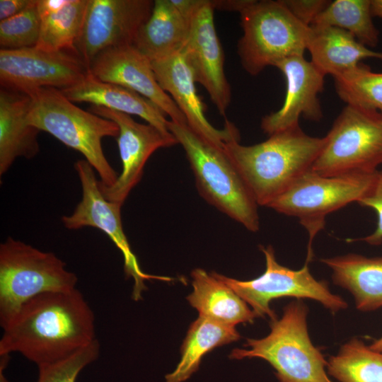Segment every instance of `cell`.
<instances>
[{
    "label": "cell",
    "instance_id": "cb8c5ba5",
    "mask_svg": "<svg viewBox=\"0 0 382 382\" xmlns=\"http://www.w3.org/2000/svg\"><path fill=\"white\" fill-rule=\"evenodd\" d=\"M307 50L311 62L333 77L350 70L365 58L382 59V52L360 43L350 33L335 27H311Z\"/></svg>",
    "mask_w": 382,
    "mask_h": 382
},
{
    "label": "cell",
    "instance_id": "484cf974",
    "mask_svg": "<svg viewBox=\"0 0 382 382\" xmlns=\"http://www.w3.org/2000/svg\"><path fill=\"white\" fill-rule=\"evenodd\" d=\"M240 337L235 326L199 316L187 330L180 348V360L175 370L166 376V382L185 381L197 371L207 353Z\"/></svg>",
    "mask_w": 382,
    "mask_h": 382
},
{
    "label": "cell",
    "instance_id": "9c48e42d",
    "mask_svg": "<svg viewBox=\"0 0 382 382\" xmlns=\"http://www.w3.org/2000/svg\"><path fill=\"white\" fill-rule=\"evenodd\" d=\"M312 170L324 176L374 173L382 165V114L346 105Z\"/></svg>",
    "mask_w": 382,
    "mask_h": 382
},
{
    "label": "cell",
    "instance_id": "8d00e7d4",
    "mask_svg": "<svg viewBox=\"0 0 382 382\" xmlns=\"http://www.w3.org/2000/svg\"><path fill=\"white\" fill-rule=\"evenodd\" d=\"M369 347L374 351L382 352V337L376 340Z\"/></svg>",
    "mask_w": 382,
    "mask_h": 382
},
{
    "label": "cell",
    "instance_id": "ac0fdd59",
    "mask_svg": "<svg viewBox=\"0 0 382 382\" xmlns=\"http://www.w3.org/2000/svg\"><path fill=\"white\" fill-rule=\"evenodd\" d=\"M151 63L158 84L170 95L192 130L221 149L226 142L239 140V132L230 122L226 120L224 128L219 129L206 118L205 104L197 93L192 70L182 52Z\"/></svg>",
    "mask_w": 382,
    "mask_h": 382
},
{
    "label": "cell",
    "instance_id": "5b68a950",
    "mask_svg": "<svg viewBox=\"0 0 382 382\" xmlns=\"http://www.w3.org/2000/svg\"><path fill=\"white\" fill-rule=\"evenodd\" d=\"M308 308L297 299L287 304L280 318L271 320L270 332L261 339H247V349H233L230 359L257 357L269 362L279 382H332L328 361L312 343L307 327Z\"/></svg>",
    "mask_w": 382,
    "mask_h": 382
},
{
    "label": "cell",
    "instance_id": "44dd1931",
    "mask_svg": "<svg viewBox=\"0 0 382 382\" xmlns=\"http://www.w3.org/2000/svg\"><path fill=\"white\" fill-rule=\"evenodd\" d=\"M31 103L29 95L0 89V175L18 157L32 158L40 151V132L27 120Z\"/></svg>",
    "mask_w": 382,
    "mask_h": 382
},
{
    "label": "cell",
    "instance_id": "d6986e66",
    "mask_svg": "<svg viewBox=\"0 0 382 382\" xmlns=\"http://www.w3.org/2000/svg\"><path fill=\"white\" fill-rule=\"evenodd\" d=\"M202 0H156L133 46L151 62L181 52L193 15Z\"/></svg>",
    "mask_w": 382,
    "mask_h": 382
},
{
    "label": "cell",
    "instance_id": "5bb4252c",
    "mask_svg": "<svg viewBox=\"0 0 382 382\" xmlns=\"http://www.w3.org/2000/svg\"><path fill=\"white\" fill-rule=\"evenodd\" d=\"M88 111L115 122L119 127L117 137L122 173L111 186L100 183L106 199L123 204L131 190L140 181L144 166L156 150L178 144L170 132H164L150 124L136 122L131 115L104 107L91 105Z\"/></svg>",
    "mask_w": 382,
    "mask_h": 382
},
{
    "label": "cell",
    "instance_id": "7a4b0ae2",
    "mask_svg": "<svg viewBox=\"0 0 382 382\" xmlns=\"http://www.w3.org/2000/svg\"><path fill=\"white\" fill-rule=\"evenodd\" d=\"M325 143V137L309 136L297 125L271 134L265 141L254 145L230 141L225 143L224 149L258 206L268 207L311 170Z\"/></svg>",
    "mask_w": 382,
    "mask_h": 382
},
{
    "label": "cell",
    "instance_id": "e0dca14e",
    "mask_svg": "<svg viewBox=\"0 0 382 382\" xmlns=\"http://www.w3.org/2000/svg\"><path fill=\"white\" fill-rule=\"evenodd\" d=\"M275 67L286 79V96L280 109L262 118V131L270 136L299 125L301 116L311 121H320L323 111L318 94L323 91L325 75L303 55L285 58Z\"/></svg>",
    "mask_w": 382,
    "mask_h": 382
},
{
    "label": "cell",
    "instance_id": "d4e9b609",
    "mask_svg": "<svg viewBox=\"0 0 382 382\" xmlns=\"http://www.w3.org/2000/svg\"><path fill=\"white\" fill-rule=\"evenodd\" d=\"M88 1L37 0L40 30L35 47L50 52H76L75 43L82 28Z\"/></svg>",
    "mask_w": 382,
    "mask_h": 382
},
{
    "label": "cell",
    "instance_id": "d590c367",
    "mask_svg": "<svg viewBox=\"0 0 382 382\" xmlns=\"http://www.w3.org/2000/svg\"><path fill=\"white\" fill-rule=\"evenodd\" d=\"M371 13L373 17L382 18V0L371 1Z\"/></svg>",
    "mask_w": 382,
    "mask_h": 382
},
{
    "label": "cell",
    "instance_id": "ba28073f",
    "mask_svg": "<svg viewBox=\"0 0 382 382\" xmlns=\"http://www.w3.org/2000/svg\"><path fill=\"white\" fill-rule=\"evenodd\" d=\"M376 172L324 176L311 169L297 179L267 207L299 219L308 234L306 262H309L313 255V238L324 228L326 216L363 198L372 187Z\"/></svg>",
    "mask_w": 382,
    "mask_h": 382
},
{
    "label": "cell",
    "instance_id": "f1b7e54d",
    "mask_svg": "<svg viewBox=\"0 0 382 382\" xmlns=\"http://www.w3.org/2000/svg\"><path fill=\"white\" fill-rule=\"evenodd\" d=\"M333 78L337 94L347 105L382 114V72L360 62Z\"/></svg>",
    "mask_w": 382,
    "mask_h": 382
},
{
    "label": "cell",
    "instance_id": "9a60e30c",
    "mask_svg": "<svg viewBox=\"0 0 382 382\" xmlns=\"http://www.w3.org/2000/svg\"><path fill=\"white\" fill-rule=\"evenodd\" d=\"M212 1L202 0L192 21L188 39L181 51L194 79L202 85L222 116L231 100L224 71V54L217 36Z\"/></svg>",
    "mask_w": 382,
    "mask_h": 382
},
{
    "label": "cell",
    "instance_id": "3957f363",
    "mask_svg": "<svg viewBox=\"0 0 382 382\" xmlns=\"http://www.w3.org/2000/svg\"><path fill=\"white\" fill-rule=\"evenodd\" d=\"M28 95L31 98L28 123L80 152L98 173L100 183L112 185L119 175L105 158L101 141L106 137H117V125L80 108L55 88H40Z\"/></svg>",
    "mask_w": 382,
    "mask_h": 382
},
{
    "label": "cell",
    "instance_id": "2e32d148",
    "mask_svg": "<svg viewBox=\"0 0 382 382\" xmlns=\"http://www.w3.org/2000/svg\"><path fill=\"white\" fill-rule=\"evenodd\" d=\"M96 78L129 88L156 105L171 121L187 125L185 115L170 96L158 84L151 62L132 45L100 52L88 66Z\"/></svg>",
    "mask_w": 382,
    "mask_h": 382
},
{
    "label": "cell",
    "instance_id": "f546056e",
    "mask_svg": "<svg viewBox=\"0 0 382 382\" xmlns=\"http://www.w3.org/2000/svg\"><path fill=\"white\" fill-rule=\"evenodd\" d=\"M37 0H32L20 13L0 21L1 49L17 50L35 47L40 30Z\"/></svg>",
    "mask_w": 382,
    "mask_h": 382
},
{
    "label": "cell",
    "instance_id": "277c9868",
    "mask_svg": "<svg viewBox=\"0 0 382 382\" xmlns=\"http://www.w3.org/2000/svg\"><path fill=\"white\" fill-rule=\"evenodd\" d=\"M168 127L185 152L200 195L247 230L258 231V204L224 149L201 137L187 125L169 120Z\"/></svg>",
    "mask_w": 382,
    "mask_h": 382
},
{
    "label": "cell",
    "instance_id": "83f0119b",
    "mask_svg": "<svg viewBox=\"0 0 382 382\" xmlns=\"http://www.w3.org/2000/svg\"><path fill=\"white\" fill-rule=\"evenodd\" d=\"M327 369L340 382H382V352L352 338L329 358Z\"/></svg>",
    "mask_w": 382,
    "mask_h": 382
},
{
    "label": "cell",
    "instance_id": "7402d4cb",
    "mask_svg": "<svg viewBox=\"0 0 382 382\" xmlns=\"http://www.w3.org/2000/svg\"><path fill=\"white\" fill-rule=\"evenodd\" d=\"M320 261L332 270L334 284L353 295L358 310L371 311L382 307V257L349 253Z\"/></svg>",
    "mask_w": 382,
    "mask_h": 382
},
{
    "label": "cell",
    "instance_id": "4316f807",
    "mask_svg": "<svg viewBox=\"0 0 382 382\" xmlns=\"http://www.w3.org/2000/svg\"><path fill=\"white\" fill-rule=\"evenodd\" d=\"M371 1L336 0L316 18L310 27H335L350 33L366 47H376L379 32L372 21Z\"/></svg>",
    "mask_w": 382,
    "mask_h": 382
},
{
    "label": "cell",
    "instance_id": "7c38bea8",
    "mask_svg": "<svg viewBox=\"0 0 382 382\" xmlns=\"http://www.w3.org/2000/svg\"><path fill=\"white\" fill-rule=\"evenodd\" d=\"M88 72L75 52H50L35 46L0 50V83L6 89L25 94L43 87L62 90L80 83Z\"/></svg>",
    "mask_w": 382,
    "mask_h": 382
},
{
    "label": "cell",
    "instance_id": "1f68e13d",
    "mask_svg": "<svg viewBox=\"0 0 382 382\" xmlns=\"http://www.w3.org/2000/svg\"><path fill=\"white\" fill-rule=\"evenodd\" d=\"M357 203L364 207L374 209L377 214V226L370 235L357 239H349L348 241H364L371 245H379L382 243V170L376 172L374 185L369 192Z\"/></svg>",
    "mask_w": 382,
    "mask_h": 382
},
{
    "label": "cell",
    "instance_id": "e575fe53",
    "mask_svg": "<svg viewBox=\"0 0 382 382\" xmlns=\"http://www.w3.org/2000/svg\"><path fill=\"white\" fill-rule=\"evenodd\" d=\"M9 354H0V382H9L4 375V369L9 362Z\"/></svg>",
    "mask_w": 382,
    "mask_h": 382
},
{
    "label": "cell",
    "instance_id": "8992f818",
    "mask_svg": "<svg viewBox=\"0 0 382 382\" xmlns=\"http://www.w3.org/2000/svg\"><path fill=\"white\" fill-rule=\"evenodd\" d=\"M238 12L243 33L237 52L250 75L289 57L303 55L307 50L311 27L296 19L281 0H247Z\"/></svg>",
    "mask_w": 382,
    "mask_h": 382
},
{
    "label": "cell",
    "instance_id": "836d02e7",
    "mask_svg": "<svg viewBox=\"0 0 382 382\" xmlns=\"http://www.w3.org/2000/svg\"><path fill=\"white\" fill-rule=\"evenodd\" d=\"M32 0H0V20L13 17L25 10Z\"/></svg>",
    "mask_w": 382,
    "mask_h": 382
},
{
    "label": "cell",
    "instance_id": "603a6c76",
    "mask_svg": "<svg viewBox=\"0 0 382 382\" xmlns=\"http://www.w3.org/2000/svg\"><path fill=\"white\" fill-rule=\"evenodd\" d=\"M193 291L187 296L199 316L236 326L250 323L257 317L248 303L219 279L214 272L196 268L191 272Z\"/></svg>",
    "mask_w": 382,
    "mask_h": 382
},
{
    "label": "cell",
    "instance_id": "30bf717a",
    "mask_svg": "<svg viewBox=\"0 0 382 382\" xmlns=\"http://www.w3.org/2000/svg\"><path fill=\"white\" fill-rule=\"evenodd\" d=\"M265 258V270L251 280L242 281L214 272L215 275L231 288L252 307L257 317L277 318L270 302L284 296L310 299L320 302L332 313L345 309L347 302L332 294L325 281L317 280L310 272L308 262L297 270L280 265L272 245L260 246Z\"/></svg>",
    "mask_w": 382,
    "mask_h": 382
},
{
    "label": "cell",
    "instance_id": "6da1fadb",
    "mask_svg": "<svg viewBox=\"0 0 382 382\" xmlns=\"http://www.w3.org/2000/svg\"><path fill=\"white\" fill-rule=\"evenodd\" d=\"M1 328L0 354L18 352L37 366L65 359L96 339L93 312L77 289L32 298Z\"/></svg>",
    "mask_w": 382,
    "mask_h": 382
},
{
    "label": "cell",
    "instance_id": "4fadbf2b",
    "mask_svg": "<svg viewBox=\"0 0 382 382\" xmlns=\"http://www.w3.org/2000/svg\"><path fill=\"white\" fill-rule=\"evenodd\" d=\"M151 0H88L75 50L88 68L100 52L133 45L149 18Z\"/></svg>",
    "mask_w": 382,
    "mask_h": 382
},
{
    "label": "cell",
    "instance_id": "d6a6232c",
    "mask_svg": "<svg viewBox=\"0 0 382 382\" xmlns=\"http://www.w3.org/2000/svg\"><path fill=\"white\" fill-rule=\"evenodd\" d=\"M281 1L296 19L309 27L330 2L326 0H281Z\"/></svg>",
    "mask_w": 382,
    "mask_h": 382
},
{
    "label": "cell",
    "instance_id": "4dcf8cb0",
    "mask_svg": "<svg viewBox=\"0 0 382 382\" xmlns=\"http://www.w3.org/2000/svg\"><path fill=\"white\" fill-rule=\"evenodd\" d=\"M99 353L100 344L96 339L65 359L38 366L36 382H76L80 372L95 361Z\"/></svg>",
    "mask_w": 382,
    "mask_h": 382
},
{
    "label": "cell",
    "instance_id": "52a82bcc",
    "mask_svg": "<svg viewBox=\"0 0 382 382\" xmlns=\"http://www.w3.org/2000/svg\"><path fill=\"white\" fill-rule=\"evenodd\" d=\"M54 253L8 237L0 245V323L21 306L46 292L76 289L77 276Z\"/></svg>",
    "mask_w": 382,
    "mask_h": 382
},
{
    "label": "cell",
    "instance_id": "8fae6325",
    "mask_svg": "<svg viewBox=\"0 0 382 382\" xmlns=\"http://www.w3.org/2000/svg\"><path fill=\"white\" fill-rule=\"evenodd\" d=\"M74 168L81 183L82 198L71 214L62 217L64 227L77 230L91 226L102 231L110 238L123 256L126 277L134 280L132 299L134 301L141 299V292L147 288L146 280L173 281L170 277L151 275L142 271L123 230L122 204L105 199L100 191L95 170L87 161H76Z\"/></svg>",
    "mask_w": 382,
    "mask_h": 382
},
{
    "label": "cell",
    "instance_id": "ffe728a7",
    "mask_svg": "<svg viewBox=\"0 0 382 382\" xmlns=\"http://www.w3.org/2000/svg\"><path fill=\"white\" fill-rule=\"evenodd\" d=\"M61 91L73 103L85 102L137 115L162 132H170L167 115L150 100L129 88L103 81L90 72L80 83Z\"/></svg>",
    "mask_w": 382,
    "mask_h": 382
}]
</instances>
